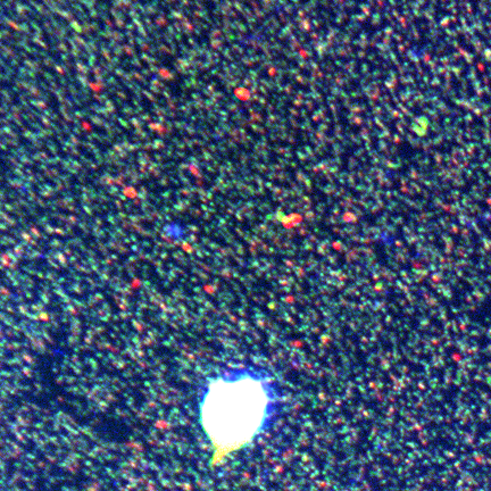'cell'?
<instances>
[{
    "label": "cell",
    "instance_id": "cell-1",
    "mask_svg": "<svg viewBox=\"0 0 491 491\" xmlns=\"http://www.w3.org/2000/svg\"><path fill=\"white\" fill-rule=\"evenodd\" d=\"M270 408V393L257 377L243 375L212 381L201 399V422L213 446L214 462L263 433Z\"/></svg>",
    "mask_w": 491,
    "mask_h": 491
}]
</instances>
